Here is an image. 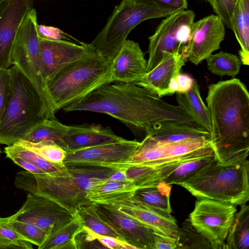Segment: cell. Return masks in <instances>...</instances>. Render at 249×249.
Returning <instances> with one entry per match:
<instances>
[{"instance_id":"36","label":"cell","mask_w":249,"mask_h":249,"mask_svg":"<svg viewBox=\"0 0 249 249\" xmlns=\"http://www.w3.org/2000/svg\"><path fill=\"white\" fill-rule=\"evenodd\" d=\"M235 4L233 0H213L211 5L216 15L220 17L225 26L232 31Z\"/></svg>"},{"instance_id":"8","label":"cell","mask_w":249,"mask_h":249,"mask_svg":"<svg viewBox=\"0 0 249 249\" xmlns=\"http://www.w3.org/2000/svg\"><path fill=\"white\" fill-rule=\"evenodd\" d=\"M36 10L26 16L18 31L12 51V64L16 65L30 80L41 99L46 118H54L47 88L42 78L40 57V37Z\"/></svg>"},{"instance_id":"5","label":"cell","mask_w":249,"mask_h":249,"mask_svg":"<svg viewBox=\"0 0 249 249\" xmlns=\"http://www.w3.org/2000/svg\"><path fill=\"white\" fill-rule=\"evenodd\" d=\"M249 162L222 165L214 158L180 183L197 199H210L235 205L249 199Z\"/></svg>"},{"instance_id":"10","label":"cell","mask_w":249,"mask_h":249,"mask_svg":"<svg viewBox=\"0 0 249 249\" xmlns=\"http://www.w3.org/2000/svg\"><path fill=\"white\" fill-rule=\"evenodd\" d=\"M237 212L236 206L210 199H198L189 215L193 226L213 249H226V239Z\"/></svg>"},{"instance_id":"7","label":"cell","mask_w":249,"mask_h":249,"mask_svg":"<svg viewBox=\"0 0 249 249\" xmlns=\"http://www.w3.org/2000/svg\"><path fill=\"white\" fill-rule=\"evenodd\" d=\"M175 11L123 0L116 6L102 31L89 43L94 50L112 61L129 33L147 19L166 18Z\"/></svg>"},{"instance_id":"11","label":"cell","mask_w":249,"mask_h":249,"mask_svg":"<svg viewBox=\"0 0 249 249\" xmlns=\"http://www.w3.org/2000/svg\"><path fill=\"white\" fill-rule=\"evenodd\" d=\"M140 144L124 139L109 143L66 151L65 165L103 166L121 168L128 163Z\"/></svg>"},{"instance_id":"32","label":"cell","mask_w":249,"mask_h":249,"mask_svg":"<svg viewBox=\"0 0 249 249\" xmlns=\"http://www.w3.org/2000/svg\"><path fill=\"white\" fill-rule=\"evenodd\" d=\"M214 157L213 155L183 162L164 181L170 185H179L205 166Z\"/></svg>"},{"instance_id":"48","label":"cell","mask_w":249,"mask_h":249,"mask_svg":"<svg viewBox=\"0 0 249 249\" xmlns=\"http://www.w3.org/2000/svg\"><path fill=\"white\" fill-rule=\"evenodd\" d=\"M233 0L234 2V3H235H235H236V2L237 1V0Z\"/></svg>"},{"instance_id":"38","label":"cell","mask_w":249,"mask_h":249,"mask_svg":"<svg viewBox=\"0 0 249 249\" xmlns=\"http://www.w3.org/2000/svg\"><path fill=\"white\" fill-rule=\"evenodd\" d=\"M136 3L157 6L174 11L186 10L187 0H132Z\"/></svg>"},{"instance_id":"12","label":"cell","mask_w":249,"mask_h":249,"mask_svg":"<svg viewBox=\"0 0 249 249\" xmlns=\"http://www.w3.org/2000/svg\"><path fill=\"white\" fill-rule=\"evenodd\" d=\"M77 216L76 210L50 198L29 193L20 209L10 217L32 224L48 232L69 222Z\"/></svg>"},{"instance_id":"9","label":"cell","mask_w":249,"mask_h":249,"mask_svg":"<svg viewBox=\"0 0 249 249\" xmlns=\"http://www.w3.org/2000/svg\"><path fill=\"white\" fill-rule=\"evenodd\" d=\"M195 17L193 11L186 9L176 11L161 21L148 37L146 72L159 64L164 52L181 53L189 41Z\"/></svg>"},{"instance_id":"35","label":"cell","mask_w":249,"mask_h":249,"mask_svg":"<svg viewBox=\"0 0 249 249\" xmlns=\"http://www.w3.org/2000/svg\"><path fill=\"white\" fill-rule=\"evenodd\" d=\"M85 240L87 242L97 241L104 248L111 249H135L133 247L123 240L114 237L96 234L88 228L83 227L82 231Z\"/></svg>"},{"instance_id":"21","label":"cell","mask_w":249,"mask_h":249,"mask_svg":"<svg viewBox=\"0 0 249 249\" xmlns=\"http://www.w3.org/2000/svg\"><path fill=\"white\" fill-rule=\"evenodd\" d=\"M200 157L186 158L157 164L129 165L125 170L126 180L137 189L149 187L164 181L182 162Z\"/></svg>"},{"instance_id":"19","label":"cell","mask_w":249,"mask_h":249,"mask_svg":"<svg viewBox=\"0 0 249 249\" xmlns=\"http://www.w3.org/2000/svg\"><path fill=\"white\" fill-rule=\"evenodd\" d=\"M186 61L180 53L164 52L159 64L135 83L153 91L160 97L169 95L171 81L180 73Z\"/></svg>"},{"instance_id":"47","label":"cell","mask_w":249,"mask_h":249,"mask_svg":"<svg viewBox=\"0 0 249 249\" xmlns=\"http://www.w3.org/2000/svg\"><path fill=\"white\" fill-rule=\"evenodd\" d=\"M208 0L210 3V4L212 5L213 3V0Z\"/></svg>"},{"instance_id":"39","label":"cell","mask_w":249,"mask_h":249,"mask_svg":"<svg viewBox=\"0 0 249 249\" xmlns=\"http://www.w3.org/2000/svg\"><path fill=\"white\" fill-rule=\"evenodd\" d=\"M36 28L40 38L50 40L67 39L65 33L57 28L37 24Z\"/></svg>"},{"instance_id":"13","label":"cell","mask_w":249,"mask_h":249,"mask_svg":"<svg viewBox=\"0 0 249 249\" xmlns=\"http://www.w3.org/2000/svg\"><path fill=\"white\" fill-rule=\"evenodd\" d=\"M225 26L220 17L211 15L194 22L187 46L181 54L196 65L220 49Z\"/></svg>"},{"instance_id":"41","label":"cell","mask_w":249,"mask_h":249,"mask_svg":"<svg viewBox=\"0 0 249 249\" xmlns=\"http://www.w3.org/2000/svg\"><path fill=\"white\" fill-rule=\"evenodd\" d=\"M0 237L12 241L25 240L8 224L6 217H0Z\"/></svg>"},{"instance_id":"23","label":"cell","mask_w":249,"mask_h":249,"mask_svg":"<svg viewBox=\"0 0 249 249\" xmlns=\"http://www.w3.org/2000/svg\"><path fill=\"white\" fill-rule=\"evenodd\" d=\"M176 99L178 106L209 132L210 122L208 109L201 97L197 81L194 79L191 88L187 91L177 92Z\"/></svg>"},{"instance_id":"2","label":"cell","mask_w":249,"mask_h":249,"mask_svg":"<svg viewBox=\"0 0 249 249\" xmlns=\"http://www.w3.org/2000/svg\"><path fill=\"white\" fill-rule=\"evenodd\" d=\"M214 158L222 165L241 163L249 152V94L237 78L208 86L206 98Z\"/></svg>"},{"instance_id":"30","label":"cell","mask_w":249,"mask_h":249,"mask_svg":"<svg viewBox=\"0 0 249 249\" xmlns=\"http://www.w3.org/2000/svg\"><path fill=\"white\" fill-rule=\"evenodd\" d=\"M213 249L210 242L186 219L179 228L177 249Z\"/></svg>"},{"instance_id":"37","label":"cell","mask_w":249,"mask_h":249,"mask_svg":"<svg viewBox=\"0 0 249 249\" xmlns=\"http://www.w3.org/2000/svg\"><path fill=\"white\" fill-rule=\"evenodd\" d=\"M11 86L10 69L0 70V124L8 102Z\"/></svg>"},{"instance_id":"40","label":"cell","mask_w":249,"mask_h":249,"mask_svg":"<svg viewBox=\"0 0 249 249\" xmlns=\"http://www.w3.org/2000/svg\"><path fill=\"white\" fill-rule=\"evenodd\" d=\"M153 235L154 249H177V239L154 231Z\"/></svg>"},{"instance_id":"25","label":"cell","mask_w":249,"mask_h":249,"mask_svg":"<svg viewBox=\"0 0 249 249\" xmlns=\"http://www.w3.org/2000/svg\"><path fill=\"white\" fill-rule=\"evenodd\" d=\"M229 229L226 239V249H249V206H240Z\"/></svg>"},{"instance_id":"24","label":"cell","mask_w":249,"mask_h":249,"mask_svg":"<svg viewBox=\"0 0 249 249\" xmlns=\"http://www.w3.org/2000/svg\"><path fill=\"white\" fill-rule=\"evenodd\" d=\"M83 226L77 214L69 222L49 231L45 240L38 249H77L75 237L83 230Z\"/></svg>"},{"instance_id":"28","label":"cell","mask_w":249,"mask_h":249,"mask_svg":"<svg viewBox=\"0 0 249 249\" xmlns=\"http://www.w3.org/2000/svg\"><path fill=\"white\" fill-rule=\"evenodd\" d=\"M76 212L83 226L92 232L123 241L114 229L98 214L92 203L78 208Z\"/></svg>"},{"instance_id":"33","label":"cell","mask_w":249,"mask_h":249,"mask_svg":"<svg viewBox=\"0 0 249 249\" xmlns=\"http://www.w3.org/2000/svg\"><path fill=\"white\" fill-rule=\"evenodd\" d=\"M4 152L10 153L21 157L44 173L58 171L65 166L63 163L57 164L49 162L34 151L17 142L5 147Z\"/></svg>"},{"instance_id":"17","label":"cell","mask_w":249,"mask_h":249,"mask_svg":"<svg viewBox=\"0 0 249 249\" xmlns=\"http://www.w3.org/2000/svg\"><path fill=\"white\" fill-rule=\"evenodd\" d=\"M35 0H11L0 16V70L12 64L13 44L19 26L33 8Z\"/></svg>"},{"instance_id":"3","label":"cell","mask_w":249,"mask_h":249,"mask_svg":"<svg viewBox=\"0 0 249 249\" xmlns=\"http://www.w3.org/2000/svg\"><path fill=\"white\" fill-rule=\"evenodd\" d=\"M120 169L65 165L62 169L50 173L20 171L16 174L15 184L29 193L50 198L76 211L82 206L91 203L86 198L91 188L109 180Z\"/></svg>"},{"instance_id":"18","label":"cell","mask_w":249,"mask_h":249,"mask_svg":"<svg viewBox=\"0 0 249 249\" xmlns=\"http://www.w3.org/2000/svg\"><path fill=\"white\" fill-rule=\"evenodd\" d=\"M147 61L138 42L126 39L112 60L111 75L113 82L140 81L146 73Z\"/></svg>"},{"instance_id":"14","label":"cell","mask_w":249,"mask_h":249,"mask_svg":"<svg viewBox=\"0 0 249 249\" xmlns=\"http://www.w3.org/2000/svg\"><path fill=\"white\" fill-rule=\"evenodd\" d=\"M92 49L89 43L77 44L65 40H50L40 37L41 74L46 86L59 71L85 56Z\"/></svg>"},{"instance_id":"29","label":"cell","mask_w":249,"mask_h":249,"mask_svg":"<svg viewBox=\"0 0 249 249\" xmlns=\"http://www.w3.org/2000/svg\"><path fill=\"white\" fill-rule=\"evenodd\" d=\"M208 69L218 76L234 77L239 72L241 62L235 55L221 51L211 54L206 59Z\"/></svg>"},{"instance_id":"42","label":"cell","mask_w":249,"mask_h":249,"mask_svg":"<svg viewBox=\"0 0 249 249\" xmlns=\"http://www.w3.org/2000/svg\"><path fill=\"white\" fill-rule=\"evenodd\" d=\"M6 157L19 166L23 168L24 170L32 173H42L43 172L39 169L37 168L32 163L25 160L24 159L16 155L5 153Z\"/></svg>"},{"instance_id":"46","label":"cell","mask_w":249,"mask_h":249,"mask_svg":"<svg viewBox=\"0 0 249 249\" xmlns=\"http://www.w3.org/2000/svg\"><path fill=\"white\" fill-rule=\"evenodd\" d=\"M11 0H0V16L9 5Z\"/></svg>"},{"instance_id":"31","label":"cell","mask_w":249,"mask_h":249,"mask_svg":"<svg viewBox=\"0 0 249 249\" xmlns=\"http://www.w3.org/2000/svg\"><path fill=\"white\" fill-rule=\"evenodd\" d=\"M17 142L52 163L62 164L66 157V151L52 140H43L38 142L20 140Z\"/></svg>"},{"instance_id":"22","label":"cell","mask_w":249,"mask_h":249,"mask_svg":"<svg viewBox=\"0 0 249 249\" xmlns=\"http://www.w3.org/2000/svg\"><path fill=\"white\" fill-rule=\"evenodd\" d=\"M137 190L135 185L127 180H108L91 188L86 198L93 203L111 204L133 196Z\"/></svg>"},{"instance_id":"26","label":"cell","mask_w":249,"mask_h":249,"mask_svg":"<svg viewBox=\"0 0 249 249\" xmlns=\"http://www.w3.org/2000/svg\"><path fill=\"white\" fill-rule=\"evenodd\" d=\"M171 189L172 185L163 181L152 186L137 189L134 197L150 206L171 214Z\"/></svg>"},{"instance_id":"44","label":"cell","mask_w":249,"mask_h":249,"mask_svg":"<svg viewBox=\"0 0 249 249\" xmlns=\"http://www.w3.org/2000/svg\"><path fill=\"white\" fill-rule=\"evenodd\" d=\"M176 80L178 87V92L184 93L191 88L194 79L187 74L179 73L177 76Z\"/></svg>"},{"instance_id":"4","label":"cell","mask_w":249,"mask_h":249,"mask_svg":"<svg viewBox=\"0 0 249 249\" xmlns=\"http://www.w3.org/2000/svg\"><path fill=\"white\" fill-rule=\"evenodd\" d=\"M112 62L93 48L85 56L59 71L47 83L53 116L101 86L113 82Z\"/></svg>"},{"instance_id":"43","label":"cell","mask_w":249,"mask_h":249,"mask_svg":"<svg viewBox=\"0 0 249 249\" xmlns=\"http://www.w3.org/2000/svg\"><path fill=\"white\" fill-rule=\"evenodd\" d=\"M32 244L25 240L12 241L0 237V249H32Z\"/></svg>"},{"instance_id":"20","label":"cell","mask_w":249,"mask_h":249,"mask_svg":"<svg viewBox=\"0 0 249 249\" xmlns=\"http://www.w3.org/2000/svg\"><path fill=\"white\" fill-rule=\"evenodd\" d=\"M123 139L116 135L109 126L104 127L98 124L69 125L64 137L66 151L117 142Z\"/></svg>"},{"instance_id":"6","label":"cell","mask_w":249,"mask_h":249,"mask_svg":"<svg viewBox=\"0 0 249 249\" xmlns=\"http://www.w3.org/2000/svg\"><path fill=\"white\" fill-rule=\"evenodd\" d=\"M11 86L0 124V144L12 145L26 137L46 118L39 94L16 66L10 69Z\"/></svg>"},{"instance_id":"15","label":"cell","mask_w":249,"mask_h":249,"mask_svg":"<svg viewBox=\"0 0 249 249\" xmlns=\"http://www.w3.org/2000/svg\"><path fill=\"white\" fill-rule=\"evenodd\" d=\"M100 217L135 249H154L153 230L109 204L93 203Z\"/></svg>"},{"instance_id":"1","label":"cell","mask_w":249,"mask_h":249,"mask_svg":"<svg viewBox=\"0 0 249 249\" xmlns=\"http://www.w3.org/2000/svg\"><path fill=\"white\" fill-rule=\"evenodd\" d=\"M113 83L101 86L63 109L106 114L143 139L176 129L202 127L179 106L167 103L148 89L133 82Z\"/></svg>"},{"instance_id":"49","label":"cell","mask_w":249,"mask_h":249,"mask_svg":"<svg viewBox=\"0 0 249 249\" xmlns=\"http://www.w3.org/2000/svg\"><path fill=\"white\" fill-rule=\"evenodd\" d=\"M2 153V151H1V150L0 149V154Z\"/></svg>"},{"instance_id":"27","label":"cell","mask_w":249,"mask_h":249,"mask_svg":"<svg viewBox=\"0 0 249 249\" xmlns=\"http://www.w3.org/2000/svg\"><path fill=\"white\" fill-rule=\"evenodd\" d=\"M69 128L55 118H45L23 140L38 142L43 140H52L66 150L64 137Z\"/></svg>"},{"instance_id":"16","label":"cell","mask_w":249,"mask_h":249,"mask_svg":"<svg viewBox=\"0 0 249 249\" xmlns=\"http://www.w3.org/2000/svg\"><path fill=\"white\" fill-rule=\"evenodd\" d=\"M109 204L154 231L176 239L178 237L179 227L176 219L170 213L150 206L134 196Z\"/></svg>"},{"instance_id":"34","label":"cell","mask_w":249,"mask_h":249,"mask_svg":"<svg viewBox=\"0 0 249 249\" xmlns=\"http://www.w3.org/2000/svg\"><path fill=\"white\" fill-rule=\"evenodd\" d=\"M7 223L24 239L39 247L45 240L48 232L32 224L6 217Z\"/></svg>"},{"instance_id":"45","label":"cell","mask_w":249,"mask_h":249,"mask_svg":"<svg viewBox=\"0 0 249 249\" xmlns=\"http://www.w3.org/2000/svg\"><path fill=\"white\" fill-rule=\"evenodd\" d=\"M127 167L122 168L116 171L110 178L109 180L119 181L126 180L125 170Z\"/></svg>"}]
</instances>
